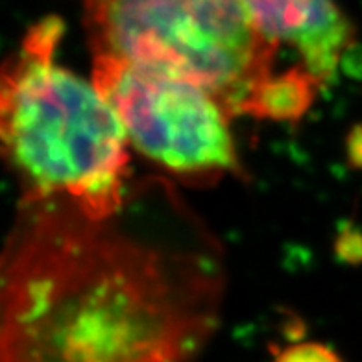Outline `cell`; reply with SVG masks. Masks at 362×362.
Here are the masks:
<instances>
[{"instance_id":"8992f818","label":"cell","mask_w":362,"mask_h":362,"mask_svg":"<svg viewBox=\"0 0 362 362\" xmlns=\"http://www.w3.org/2000/svg\"><path fill=\"white\" fill-rule=\"evenodd\" d=\"M322 83L303 65L292 67L279 76H272L259 89L248 115L279 122L298 120L310 107Z\"/></svg>"},{"instance_id":"5b68a950","label":"cell","mask_w":362,"mask_h":362,"mask_svg":"<svg viewBox=\"0 0 362 362\" xmlns=\"http://www.w3.org/2000/svg\"><path fill=\"white\" fill-rule=\"evenodd\" d=\"M240 4L268 39L298 50L301 65L322 87L337 76L355 32L333 0H240Z\"/></svg>"},{"instance_id":"ba28073f","label":"cell","mask_w":362,"mask_h":362,"mask_svg":"<svg viewBox=\"0 0 362 362\" xmlns=\"http://www.w3.org/2000/svg\"><path fill=\"white\" fill-rule=\"evenodd\" d=\"M349 156L355 165L362 167V126L353 129L351 137H349Z\"/></svg>"},{"instance_id":"277c9868","label":"cell","mask_w":362,"mask_h":362,"mask_svg":"<svg viewBox=\"0 0 362 362\" xmlns=\"http://www.w3.org/2000/svg\"><path fill=\"white\" fill-rule=\"evenodd\" d=\"M93 83L139 152L187 176L235 172L229 117L194 81L165 69L93 56Z\"/></svg>"},{"instance_id":"52a82bcc","label":"cell","mask_w":362,"mask_h":362,"mask_svg":"<svg viewBox=\"0 0 362 362\" xmlns=\"http://www.w3.org/2000/svg\"><path fill=\"white\" fill-rule=\"evenodd\" d=\"M274 362H344L333 349L318 342L292 344L283 349Z\"/></svg>"},{"instance_id":"6da1fadb","label":"cell","mask_w":362,"mask_h":362,"mask_svg":"<svg viewBox=\"0 0 362 362\" xmlns=\"http://www.w3.org/2000/svg\"><path fill=\"white\" fill-rule=\"evenodd\" d=\"M24 198L2 257L0 362H196L218 324L207 253Z\"/></svg>"},{"instance_id":"7a4b0ae2","label":"cell","mask_w":362,"mask_h":362,"mask_svg":"<svg viewBox=\"0 0 362 362\" xmlns=\"http://www.w3.org/2000/svg\"><path fill=\"white\" fill-rule=\"evenodd\" d=\"M62 32L56 17L39 21L6 62L2 146L24 198L59 196L90 218H110L124 207L128 135L93 81L54 63Z\"/></svg>"},{"instance_id":"3957f363","label":"cell","mask_w":362,"mask_h":362,"mask_svg":"<svg viewBox=\"0 0 362 362\" xmlns=\"http://www.w3.org/2000/svg\"><path fill=\"white\" fill-rule=\"evenodd\" d=\"M93 56L165 69L204 87L229 117L248 107L274 76L279 45L240 0H86Z\"/></svg>"}]
</instances>
